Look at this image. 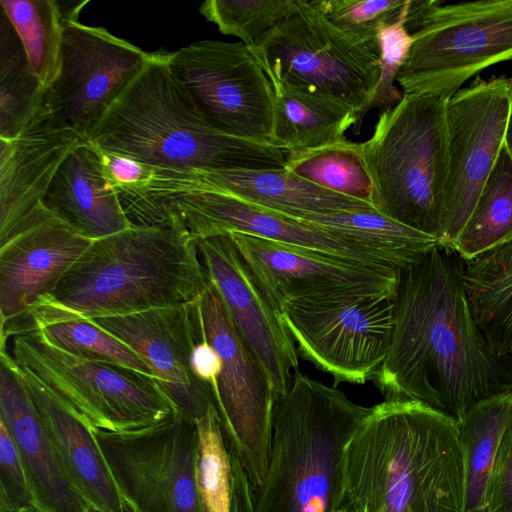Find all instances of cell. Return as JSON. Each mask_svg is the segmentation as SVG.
<instances>
[{
    "label": "cell",
    "instance_id": "8",
    "mask_svg": "<svg viewBox=\"0 0 512 512\" xmlns=\"http://www.w3.org/2000/svg\"><path fill=\"white\" fill-rule=\"evenodd\" d=\"M11 338L15 363L93 431L138 430L178 413L155 378L71 355L34 328L20 329Z\"/></svg>",
    "mask_w": 512,
    "mask_h": 512
},
{
    "label": "cell",
    "instance_id": "36",
    "mask_svg": "<svg viewBox=\"0 0 512 512\" xmlns=\"http://www.w3.org/2000/svg\"><path fill=\"white\" fill-rule=\"evenodd\" d=\"M331 23L349 35L365 41L378 42L380 29L397 21L409 0H310Z\"/></svg>",
    "mask_w": 512,
    "mask_h": 512
},
{
    "label": "cell",
    "instance_id": "24",
    "mask_svg": "<svg viewBox=\"0 0 512 512\" xmlns=\"http://www.w3.org/2000/svg\"><path fill=\"white\" fill-rule=\"evenodd\" d=\"M42 206L92 241L132 225L107 175L100 149L88 140L75 147L62 162Z\"/></svg>",
    "mask_w": 512,
    "mask_h": 512
},
{
    "label": "cell",
    "instance_id": "16",
    "mask_svg": "<svg viewBox=\"0 0 512 512\" xmlns=\"http://www.w3.org/2000/svg\"><path fill=\"white\" fill-rule=\"evenodd\" d=\"M512 101V77L477 78L445 105L447 181L440 244L452 247L467 223L502 146Z\"/></svg>",
    "mask_w": 512,
    "mask_h": 512
},
{
    "label": "cell",
    "instance_id": "9",
    "mask_svg": "<svg viewBox=\"0 0 512 512\" xmlns=\"http://www.w3.org/2000/svg\"><path fill=\"white\" fill-rule=\"evenodd\" d=\"M271 83H281L338 100L357 115L359 134L380 75L378 42L359 40L339 29L310 2L292 12L250 48Z\"/></svg>",
    "mask_w": 512,
    "mask_h": 512
},
{
    "label": "cell",
    "instance_id": "41",
    "mask_svg": "<svg viewBox=\"0 0 512 512\" xmlns=\"http://www.w3.org/2000/svg\"><path fill=\"white\" fill-rule=\"evenodd\" d=\"M191 367L195 376L209 385L213 392L221 371V359L215 348L207 341L203 334L202 339L192 350Z\"/></svg>",
    "mask_w": 512,
    "mask_h": 512
},
{
    "label": "cell",
    "instance_id": "15",
    "mask_svg": "<svg viewBox=\"0 0 512 512\" xmlns=\"http://www.w3.org/2000/svg\"><path fill=\"white\" fill-rule=\"evenodd\" d=\"M150 56L103 27L63 21L59 72L38 113L88 140Z\"/></svg>",
    "mask_w": 512,
    "mask_h": 512
},
{
    "label": "cell",
    "instance_id": "12",
    "mask_svg": "<svg viewBox=\"0 0 512 512\" xmlns=\"http://www.w3.org/2000/svg\"><path fill=\"white\" fill-rule=\"evenodd\" d=\"M280 313L298 355L331 375L335 387L372 381L386 358L394 325L392 294L294 301Z\"/></svg>",
    "mask_w": 512,
    "mask_h": 512
},
{
    "label": "cell",
    "instance_id": "4",
    "mask_svg": "<svg viewBox=\"0 0 512 512\" xmlns=\"http://www.w3.org/2000/svg\"><path fill=\"white\" fill-rule=\"evenodd\" d=\"M89 142L154 170H266L286 152L212 128L172 76L166 51L150 59L107 111Z\"/></svg>",
    "mask_w": 512,
    "mask_h": 512
},
{
    "label": "cell",
    "instance_id": "42",
    "mask_svg": "<svg viewBox=\"0 0 512 512\" xmlns=\"http://www.w3.org/2000/svg\"><path fill=\"white\" fill-rule=\"evenodd\" d=\"M231 459V508L230 512H255L254 489L238 459Z\"/></svg>",
    "mask_w": 512,
    "mask_h": 512
},
{
    "label": "cell",
    "instance_id": "13",
    "mask_svg": "<svg viewBox=\"0 0 512 512\" xmlns=\"http://www.w3.org/2000/svg\"><path fill=\"white\" fill-rule=\"evenodd\" d=\"M166 61L174 79L212 128L270 144L273 87L244 43L197 41L166 52Z\"/></svg>",
    "mask_w": 512,
    "mask_h": 512
},
{
    "label": "cell",
    "instance_id": "23",
    "mask_svg": "<svg viewBox=\"0 0 512 512\" xmlns=\"http://www.w3.org/2000/svg\"><path fill=\"white\" fill-rule=\"evenodd\" d=\"M14 366L36 406L66 476L88 508L99 512H126L131 509L93 430L57 402L15 361Z\"/></svg>",
    "mask_w": 512,
    "mask_h": 512
},
{
    "label": "cell",
    "instance_id": "45",
    "mask_svg": "<svg viewBox=\"0 0 512 512\" xmlns=\"http://www.w3.org/2000/svg\"><path fill=\"white\" fill-rule=\"evenodd\" d=\"M87 512H99V511H96V510H93V509H88V511H87ZM126 512H136V511H134L133 509H129V510H128V511H126Z\"/></svg>",
    "mask_w": 512,
    "mask_h": 512
},
{
    "label": "cell",
    "instance_id": "27",
    "mask_svg": "<svg viewBox=\"0 0 512 512\" xmlns=\"http://www.w3.org/2000/svg\"><path fill=\"white\" fill-rule=\"evenodd\" d=\"M299 221L385 259L398 271L416 263L440 243L437 238L407 227L377 210L311 215Z\"/></svg>",
    "mask_w": 512,
    "mask_h": 512
},
{
    "label": "cell",
    "instance_id": "43",
    "mask_svg": "<svg viewBox=\"0 0 512 512\" xmlns=\"http://www.w3.org/2000/svg\"><path fill=\"white\" fill-rule=\"evenodd\" d=\"M505 143L512 155V101H511V110H510V117H509L507 132H506Z\"/></svg>",
    "mask_w": 512,
    "mask_h": 512
},
{
    "label": "cell",
    "instance_id": "22",
    "mask_svg": "<svg viewBox=\"0 0 512 512\" xmlns=\"http://www.w3.org/2000/svg\"><path fill=\"white\" fill-rule=\"evenodd\" d=\"M0 422L20 452L34 508L40 512H87L89 508L66 476L6 346H0Z\"/></svg>",
    "mask_w": 512,
    "mask_h": 512
},
{
    "label": "cell",
    "instance_id": "3",
    "mask_svg": "<svg viewBox=\"0 0 512 512\" xmlns=\"http://www.w3.org/2000/svg\"><path fill=\"white\" fill-rule=\"evenodd\" d=\"M208 283L197 242L179 224H132L92 241L35 305L88 320L125 316L192 303Z\"/></svg>",
    "mask_w": 512,
    "mask_h": 512
},
{
    "label": "cell",
    "instance_id": "7",
    "mask_svg": "<svg viewBox=\"0 0 512 512\" xmlns=\"http://www.w3.org/2000/svg\"><path fill=\"white\" fill-rule=\"evenodd\" d=\"M405 26L413 44L397 78L403 94L449 99L483 69L512 60V0L411 1Z\"/></svg>",
    "mask_w": 512,
    "mask_h": 512
},
{
    "label": "cell",
    "instance_id": "31",
    "mask_svg": "<svg viewBox=\"0 0 512 512\" xmlns=\"http://www.w3.org/2000/svg\"><path fill=\"white\" fill-rule=\"evenodd\" d=\"M45 88L11 22L0 16V139H14L39 112Z\"/></svg>",
    "mask_w": 512,
    "mask_h": 512
},
{
    "label": "cell",
    "instance_id": "6",
    "mask_svg": "<svg viewBox=\"0 0 512 512\" xmlns=\"http://www.w3.org/2000/svg\"><path fill=\"white\" fill-rule=\"evenodd\" d=\"M447 98L403 94L360 143L381 214L440 242L447 181Z\"/></svg>",
    "mask_w": 512,
    "mask_h": 512
},
{
    "label": "cell",
    "instance_id": "17",
    "mask_svg": "<svg viewBox=\"0 0 512 512\" xmlns=\"http://www.w3.org/2000/svg\"><path fill=\"white\" fill-rule=\"evenodd\" d=\"M243 262L275 310L294 301L344 295L394 294L398 273L275 241L229 232Z\"/></svg>",
    "mask_w": 512,
    "mask_h": 512
},
{
    "label": "cell",
    "instance_id": "40",
    "mask_svg": "<svg viewBox=\"0 0 512 512\" xmlns=\"http://www.w3.org/2000/svg\"><path fill=\"white\" fill-rule=\"evenodd\" d=\"M100 151L105 170L114 187H138L150 180L152 168L124 155Z\"/></svg>",
    "mask_w": 512,
    "mask_h": 512
},
{
    "label": "cell",
    "instance_id": "46",
    "mask_svg": "<svg viewBox=\"0 0 512 512\" xmlns=\"http://www.w3.org/2000/svg\"><path fill=\"white\" fill-rule=\"evenodd\" d=\"M511 356H512V347H511Z\"/></svg>",
    "mask_w": 512,
    "mask_h": 512
},
{
    "label": "cell",
    "instance_id": "5",
    "mask_svg": "<svg viewBox=\"0 0 512 512\" xmlns=\"http://www.w3.org/2000/svg\"><path fill=\"white\" fill-rule=\"evenodd\" d=\"M371 407L299 371L277 400L255 512H339L346 447Z\"/></svg>",
    "mask_w": 512,
    "mask_h": 512
},
{
    "label": "cell",
    "instance_id": "32",
    "mask_svg": "<svg viewBox=\"0 0 512 512\" xmlns=\"http://www.w3.org/2000/svg\"><path fill=\"white\" fill-rule=\"evenodd\" d=\"M284 168L317 186L373 205L372 181L360 143L346 137L326 146L286 152Z\"/></svg>",
    "mask_w": 512,
    "mask_h": 512
},
{
    "label": "cell",
    "instance_id": "47",
    "mask_svg": "<svg viewBox=\"0 0 512 512\" xmlns=\"http://www.w3.org/2000/svg\"><path fill=\"white\" fill-rule=\"evenodd\" d=\"M339 512H343L342 510H340Z\"/></svg>",
    "mask_w": 512,
    "mask_h": 512
},
{
    "label": "cell",
    "instance_id": "18",
    "mask_svg": "<svg viewBox=\"0 0 512 512\" xmlns=\"http://www.w3.org/2000/svg\"><path fill=\"white\" fill-rule=\"evenodd\" d=\"M139 354L155 371L178 413L197 421L216 407L209 385L191 367L194 346L202 339L198 300L145 312L91 319Z\"/></svg>",
    "mask_w": 512,
    "mask_h": 512
},
{
    "label": "cell",
    "instance_id": "2",
    "mask_svg": "<svg viewBox=\"0 0 512 512\" xmlns=\"http://www.w3.org/2000/svg\"><path fill=\"white\" fill-rule=\"evenodd\" d=\"M457 421L417 400L371 407L344 454L343 512H464Z\"/></svg>",
    "mask_w": 512,
    "mask_h": 512
},
{
    "label": "cell",
    "instance_id": "1",
    "mask_svg": "<svg viewBox=\"0 0 512 512\" xmlns=\"http://www.w3.org/2000/svg\"><path fill=\"white\" fill-rule=\"evenodd\" d=\"M394 325L373 378L385 399L417 400L456 421L479 401L512 392V356L494 353L478 327L464 283V259L438 244L398 272Z\"/></svg>",
    "mask_w": 512,
    "mask_h": 512
},
{
    "label": "cell",
    "instance_id": "35",
    "mask_svg": "<svg viewBox=\"0 0 512 512\" xmlns=\"http://www.w3.org/2000/svg\"><path fill=\"white\" fill-rule=\"evenodd\" d=\"M297 0H208L199 8L218 30L249 48L259 45L292 12Z\"/></svg>",
    "mask_w": 512,
    "mask_h": 512
},
{
    "label": "cell",
    "instance_id": "21",
    "mask_svg": "<svg viewBox=\"0 0 512 512\" xmlns=\"http://www.w3.org/2000/svg\"><path fill=\"white\" fill-rule=\"evenodd\" d=\"M86 139L37 113L14 139H0V245L40 207L55 173Z\"/></svg>",
    "mask_w": 512,
    "mask_h": 512
},
{
    "label": "cell",
    "instance_id": "39",
    "mask_svg": "<svg viewBox=\"0 0 512 512\" xmlns=\"http://www.w3.org/2000/svg\"><path fill=\"white\" fill-rule=\"evenodd\" d=\"M485 512H512V423L502 438L493 462Z\"/></svg>",
    "mask_w": 512,
    "mask_h": 512
},
{
    "label": "cell",
    "instance_id": "37",
    "mask_svg": "<svg viewBox=\"0 0 512 512\" xmlns=\"http://www.w3.org/2000/svg\"><path fill=\"white\" fill-rule=\"evenodd\" d=\"M410 2L397 21L384 25L379 31L380 75L368 112L374 108L382 112L397 104L403 97V92L396 88L394 82L397 81L413 44V37L405 26Z\"/></svg>",
    "mask_w": 512,
    "mask_h": 512
},
{
    "label": "cell",
    "instance_id": "30",
    "mask_svg": "<svg viewBox=\"0 0 512 512\" xmlns=\"http://www.w3.org/2000/svg\"><path fill=\"white\" fill-rule=\"evenodd\" d=\"M511 240L512 155L505 143L452 248L469 260Z\"/></svg>",
    "mask_w": 512,
    "mask_h": 512
},
{
    "label": "cell",
    "instance_id": "28",
    "mask_svg": "<svg viewBox=\"0 0 512 512\" xmlns=\"http://www.w3.org/2000/svg\"><path fill=\"white\" fill-rule=\"evenodd\" d=\"M464 283L473 317L492 350L511 356L512 240L464 260Z\"/></svg>",
    "mask_w": 512,
    "mask_h": 512
},
{
    "label": "cell",
    "instance_id": "19",
    "mask_svg": "<svg viewBox=\"0 0 512 512\" xmlns=\"http://www.w3.org/2000/svg\"><path fill=\"white\" fill-rule=\"evenodd\" d=\"M210 282L245 344L268 373L277 400L290 388L299 361L281 313L258 287L228 234L196 240Z\"/></svg>",
    "mask_w": 512,
    "mask_h": 512
},
{
    "label": "cell",
    "instance_id": "34",
    "mask_svg": "<svg viewBox=\"0 0 512 512\" xmlns=\"http://www.w3.org/2000/svg\"><path fill=\"white\" fill-rule=\"evenodd\" d=\"M196 425V483L204 512H230L231 459L216 407Z\"/></svg>",
    "mask_w": 512,
    "mask_h": 512
},
{
    "label": "cell",
    "instance_id": "44",
    "mask_svg": "<svg viewBox=\"0 0 512 512\" xmlns=\"http://www.w3.org/2000/svg\"><path fill=\"white\" fill-rule=\"evenodd\" d=\"M16 512H40V511H38L34 507H27V508L20 509V510H18Z\"/></svg>",
    "mask_w": 512,
    "mask_h": 512
},
{
    "label": "cell",
    "instance_id": "29",
    "mask_svg": "<svg viewBox=\"0 0 512 512\" xmlns=\"http://www.w3.org/2000/svg\"><path fill=\"white\" fill-rule=\"evenodd\" d=\"M457 423L465 468L464 512H485L493 462L512 423V392L479 401Z\"/></svg>",
    "mask_w": 512,
    "mask_h": 512
},
{
    "label": "cell",
    "instance_id": "11",
    "mask_svg": "<svg viewBox=\"0 0 512 512\" xmlns=\"http://www.w3.org/2000/svg\"><path fill=\"white\" fill-rule=\"evenodd\" d=\"M198 308L202 334L221 359L213 395L227 447L255 491L267 470L277 398L268 373L239 335L210 280Z\"/></svg>",
    "mask_w": 512,
    "mask_h": 512
},
{
    "label": "cell",
    "instance_id": "10",
    "mask_svg": "<svg viewBox=\"0 0 512 512\" xmlns=\"http://www.w3.org/2000/svg\"><path fill=\"white\" fill-rule=\"evenodd\" d=\"M121 204L135 225H157L173 221L195 239L229 232L312 250L331 257L398 273L385 259L343 242L322 230L255 205L243 199L215 191L144 192L120 189Z\"/></svg>",
    "mask_w": 512,
    "mask_h": 512
},
{
    "label": "cell",
    "instance_id": "14",
    "mask_svg": "<svg viewBox=\"0 0 512 512\" xmlns=\"http://www.w3.org/2000/svg\"><path fill=\"white\" fill-rule=\"evenodd\" d=\"M136 512H204L196 483V422L180 413L138 430L93 431Z\"/></svg>",
    "mask_w": 512,
    "mask_h": 512
},
{
    "label": "cell",
    "instance_id": "25",
    "mask_svg": "<svg viewBox=\"0 0 512 512\" xmlns=\"http://www.w3.org/2000/svg\"><path fill=\"white\" fill-rule=\"evenodd\" d=\"M274 92L270 144L285 151H303L345 138L357 115L350 106L319 94L271 83Z\"/></svg>",
    "mask_w": 512,
    "mask_h": 512
},
{
    "label": "cell",
    "instance_id": "33",
    "mask_svg": "<svg viewBox=\"0 0 512 512\" xmlns=\"http://www.w3.org/2000/svg\"><path fill=\"white\" fill-rule=\"evenodd\" d=\"M0 5L22 43L32 71L47 88L60 68L63 19L56 0H1Z\"/></svg>",
    "mask_w": 512,
    "mask_h": 512
},
{
    "label": "cell",
    "instance_id": "26",
    "mask_svg": "<svg viewBox=\"0 0 512 512\" xmlns=\"http://www.w3.org/2000/svg\"><path fill=\"white\" fill-rule=\"evenodd\" d=\"M23 328L37 329L49 343L76 357L116 364L157 379L154 369L139 354L92 320L34 305L1 326L0 345Z\"/></svg>",
    "mask_w": 512,
    "mask_h": 512
},
{
    "label": "cell",
    "instance_id": "20",
    "mask_svg": "<svg viewBox=\"0 0 512 512\" xmlns=\"http://www.w3.org/2000/svg\"><path fill=\"white\" fill-rule=\"evenodd\" d=\"M92 240L43 206L0 245V323L26 313L53 291Z\"/></svg>",
    "mask_w": 512,
    "mask_h": 512
},
{
    "label": "cell",
    "instance_id": "38",
    "mask_svg": "<svg viewBox=\"0 0 512 512\" xmlns=\"http://www.w3.org/2000/svg\"><path fill=\"white\" fill-rule=\"evenodd\" d=\"M34 507L20 452L5 425L0 422V512Z\"/></svg>",
    "mask_w": 512,
    "mask_h": 512
}]
</instances>
